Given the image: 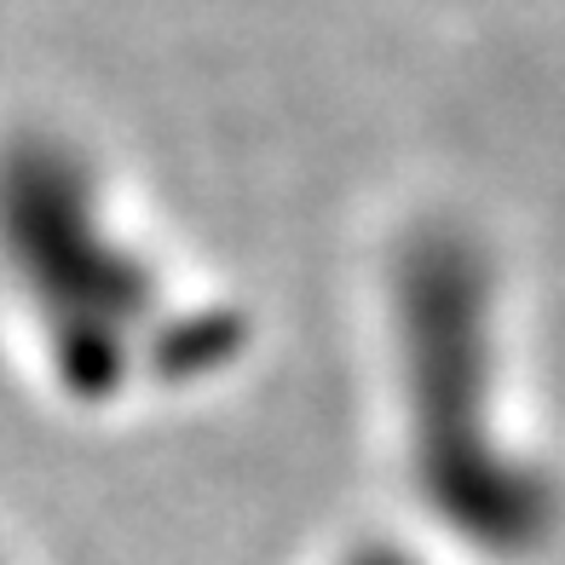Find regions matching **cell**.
I'll use <instances>...</instances> for the list:
<instances>
[{"instance_id": "6da1fadb", "label": "cell", "mask_w": 565, "mask_h": 565, "mask_svg": "<svg viewBox=\"0 0 565 565\" xmlns=\"http://www.w3.org/2000/svg\"><path fill=\"white\" fill-rule=\"evenodd\" d=\"M409 468L427 508L484 554H531L554 531V484L508 445L491 329V277L473 243L422 237L393 289Z\"/></svg>"}, {"instance_id": "7a4b0ae2", "label": "cell", "mask_w": 565, "mask_h": 565, "mask_svg": "<svg viewBox=\"0 0 565 565\" xmlns=\"http://www.w3.org/2000/svg\"><path fill=\"white\" fill-rule=\"evenodd\" d=\"M7 243L18 282L41 306L46 341H53L70 393H121L139 352V329L157 312L150 266L110 237L87 191L75 196L41 185V179H30L23 196H12Z\"/></svg>"}, {"instance_id": "3957f363", "label": "cell", "mask_w": 565, "mask_h": 565, "mask_svg": "<svg viewBox=\"0 0 565 565\" xmlns=\"http://www.w3.org/2000/svg\"><path fill=\"white\" fill-rule=\"evenodd\" d=\"M347 565H416L404 548H393V543H370V548H358Z\"/></svg>"}]
</instances>
